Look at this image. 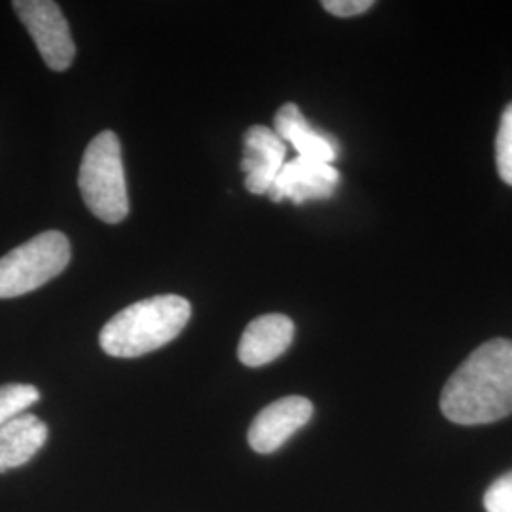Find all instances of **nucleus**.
Wrapping results in <instances>:
<instances>
[{"instance_id":"15","label":"nucleus","mask_w":512,"mask_h":512,"mask_svg":"<svg viewBox=\"0 0 512 512\" xmlns=\"http://www.w3.org/2000/svg\"><path fill=\"white\" fill-rule=\"evenodd\" d=\"M374 6L372 0H325L323 8L336 18H355Z\"/></svg>"},{"instance_id":"11","label":"nucleus","mask_w":512,"mask_h":512,"mask_svg":"<svg viewBox=\"0 0 512 512\" xmlns=\"http://www.w3.org/2000/svg\"><path fill=\"white\" fill-rule=\"evenodd\" d=\"M48 440V425L33 414H21L0 427V473L18 469L37 456Z\"/></svg>"},{"instance_id":"2","label":"nucleus","mask_w":512,"mask_h":512,"mask_svg":"<svg viewBox=\"0 0 512 512\" xmlns=\"http://www.w3.org/2000/svg\"><path fill=\"white\" fill-rule=\"evenodd\" d=\"M192 317L190 302L177 294L150 296L118 311L99 334L110 357L135 359L173 342Z\"/></svg>"},{"instance_id":"1","label":"nucleus","mask_w":512,"mask_h":512,"mask_svg":"<svg viewBox=\"0 0 512 512\" xmlns=\"http://www.w3.org/2000/svg\"><path fill=\"white\" fill-rule=\"evenodd\" d=\"M442 414L458 425H486L512 414V340L494 338L450 376L440 395Z\"/></svg>"},{"instance_id":"3","label":"nucleus","mask_w":512,"mask_h":512,"mask_svg":"<svg viewBox=\"0 0 512 512\" xmlns=\"http://www.w3.org/2000/svg\"><path fill=\"white\" fill-rule=\"evenodd\" d=\"M82 200L93 215L107 224L128 217L129 200L122 147L114 131L99 133L86 148L78 173Z\"/></svg>"},{"instance_id":"6","label":"nucleus","mask_w":512,"mask_h":512,"mask_svg":"<svg viewBox=\"0 0 512 512\" xmlns=\"http://www.w3.org/2000/svg\"><path fill=\"white\" fill-rule=\"evenodd\" d=\"M338 184L340 173L332 164L296 156L291 162H285L268 192V198L275 203L291 200L296 205L310 200H329Z\"/></svg>"},{"instance_id":"7","label":"nucleus","mask_w":512,"mask_h":512,"mask_svg":"<svg viewBox=\"0 0 512 512\" xmlns=\"http://www.w3.org/2000/svg\"><path fill=\"white\" fill-rule=\"evenodd\" d=\"M313 416L306 397H285L268 404L249 427V444L256 454H274Z\"/></svg>"},{"instance_id":"9","label":"nucleus","mask_w":512,"mask_h":512,"mask_svg":"<svg viewBox=\"0 0 512 512\" xmlns=\"http://www.w3.org/2000/svg\"><path fill=\"white\" fill-rule=\"evenodd\" d=\"M294 323L283 313L260 315L247 325L239 342V361L245 366L258 368L281 357L293 344Z\"/></svg>"},{"instance_id":"14","label":"nucleus","mask_w":512,"mask_h":512,"mask_svg":"<svg viewBox=\"0 0 512 512\" xmlns=\"http://www.w3.org/2000/svg\"><path fill=\"white\" fill-rule=\"evenodd\" d=\"M486 512H512V471L499 476L484 494Z\"/></svg>"},{"instance_id":"10","label":"nucleus","mask_w":512,"mask_h":512,"mask_svg":"<svg viewBox=\"0 0 512 512\" xmlns=\"http://www.w3.org/2000/svg\"><path fill=\"white\" fill-rule=\"evenodd\" d=\"M274 131L283 143H291L300 158L332 164L338 156V141L329 133L311 128L302 110L294 103H287L277 110Z\"/></svg>"},{"instance_id":"4","label":"nucleus","mask_w":512,"mask_h":512,"mask_svg":"<svg viewBox=\"0 0 512 512\" xmlns=\"http://www.w3.org/2000/svg\"><path fill=\"white\" fill-rule=\"evenodd\" d=\"M71 243L61 232H42L0 258V298L33 293L65 272Z\"/></svg>"},{"instance_id":"8","label":"nucleus","mask_w":512,"mask_h":512,"mask_svg":"<svg viewBox=\"0 0 512 512\" xmlns=\"http://www.w3.org/2000/svg\"><path fill=\"white\" fill-rule=\"evenodd\" d=\"M287 147L277 137L274 129L253 126L243 135V160L241 171L245 173V188L264 196L270 192L279 171L285 165Z\"/></svg>"},{"instance_id":"12","label":"nucleus","mask_w":512,"mask_h":512,"mask_svg":"<svg viewBox=\"0 0 512 512\" xmlns=\"http://www.w3.org/2000/svg\"><path fill=\"white\" fill-rule=\"evenodd\" d=\"M38 401H40V391L35 385H2L0 387V427L25 414V410Z\"/></svg>"},{"instance_id":"13","label":"nucleus","mask_w":512,"mask_h":512,"mask_svg":"<svg viewBox=\"0 0 512 512\" xmlns=\"http://www.w3.org/2000/svg\"><path fill=\"white\" fill-rule=\"evenodd\" d=\"M495 164L503 183L512 186V103L501 114L495 137Z\"/></svg>"},{"instance_id":"5","label":"nucleus","mask_w":512,"mask_h":512,"mask_svg":"<svg viewBox=\"0 0 512 512\" xmlns=\"http://www.w3.org/2000/svg\"><path fill=\"white\" fill-rule=\"evenodd\" d=\"M12 6L35 40L44 63L52 71H67L73 65L76 48L59 4L52 0H16Z\"/></svg>"}]
</instances>
